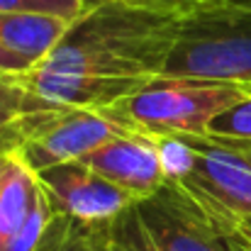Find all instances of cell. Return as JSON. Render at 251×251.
<instances>
[{
  "instance_id": "cell-1",
  "label": "cell",
  "mask_w": 251,
  "mask_h": 251,
  "mask_svg": "<svg viewBox=\"0 0 251 251\" xmlns=\"http://www.w3.org/2000/svg\"><path fill=\"white\" fill-rule=\"evenodd\" d=\"M180 20L125 0H102L17 81L56 107H112L164 76L180 37Z\"/></svg>"
},
{
  "instance_id": "cell-2",
  "label": "cell",
  "mask_w": 251,
  "mask_h": 251,
  "mask_svg": "<svg viewBox=\"0 0 251 251\" xmlns=\"http://www.w3.org/2000/svg\"><path fill=\"white\" fill-rule=\"evenodd\" d=\"M161 78H195L251 90V5L220 0L185 15Z\"/></svg>"
},
{
  "instance_id": "cell-3",
  "label": "cell",
  "mask_w": 251,
  "mask_h": 251,
  "mask_svg": "<svg viewBox=\"0 0 251 251\" xmlns=\"http://www.w3.org/2000/svg\"><path fill=\"white\" fill-rule=\"evenodd\" d=\"M110 237L139 251H237V232L217 222L171 178L154 195L125 210L110 225Z\"/></svg>"
},
{
  "instance_id": "cell-4",
  "label": "cell",
  "mask_w": 251,
  "mask_h": 251,
  "mask_svg": "<svg viewBox=\"0 0 251 251\" xmlns=\"http://www.w3.org/2000/svg\"><path fill=\"white\" fill-rule=\"evenodd\" d=\"M249 95V88L232 83L156 78L110 110L147 137H207L210 125Z\"/></svg>"
},
{
  "instance_id": "cell-5",
  "label": "cell",
  "mask_w": 251,
  "mask_h": 251,
  "mask_svg": "<svg viewBox=\"0 0 251 251\" xmlns=\"http://www.w3.org/2000/svg\"><path fill=\"white\" fill-rule=\"evenodd\" d=\"M185 149V161L171 178L183 185L217 222L237 232L251 217V144L210 137H173Z\"/></svg>"
},
{
  "instance_id": "cell-6",
  "label": "cell",
  "mask_w": 251,
  "mask_h": 251,
  "mask_svg": "<svg viewBox=\"0 0 251 251\" xmlns=\"http://www.w3.org/2000/svg\"><path fill=\"white\" fill-rule=\"evenodd\" d=\"M139 134L110 107L105 110H66L39 137L27 142L20 151L22 161L34 173L61 164L83 161L112 139Z\"/></svg>"
},
{
  "instance_id": "cell-7",
  "label": "cell",
  "mask_w": 251,
  "mask_h": 251,
  "mask_svg": "<svg viewBox=\"0 0 251 251\" xmlns=\"http://www.w3.org/2000/svg\"><path fill=\"white\" fill-rule=\"evenodd\" d=\"M34 176L51 200L54 210L83 227L112 225L125 210L134 205V200L125 190H120L81 161L44 168Z\"/></svg>"
},
{
  "instance_id": "cell-8",
  "label": "cell",
  "mask_w": 251,
  "mask_h": 251,
  "mask_svg": "<svg viewBox=\"0 0 251 251\" xmlns=\"http://www.w3.org/2000/svg\"><path fill=\"white\" fill-rule=\"evenodd\" d=\"M81 164L125 190L134 202L154 195L168 180L161 139L147 134H127L100 147Z\"/></svg>"
},
{
  "instance_id": "cell-9",
  "label": "cell",
  "mask_w": 251,
  "mask_h": 251,
  "mask_svg": "<svg viewBox=\"0 0 251 251\" xmlns=\"http://www.w3.org/2000/svg\"><path fill=\"white\" fill-rule=\"evenodd\" d=\"M64 112L66 107L37 98L17 78H5L0 81V144H15L22 149Z\"/></svg>"
},
{
  "instance_id": "cell-10",
  "label": "cell",
  "mask_w": 251,
  "mask_h": 251,
  "mask_svg": "<svg viewBox=\"0 0 251 251\" xmlns=\"http://www.w3.org/2000/svg\"><path fill=\"white\" fill-rule=\"evenodd\" d=\"M74 22H64L44 15H20V12H0V47L42 64L56 44L64 39Z\"/></svg>"
},
{
  "instance_id": "cell-11",
  "label": "cell",
  "mask_w": 251,
  "mask_h": 251,
  "mask_svg": "<svg viewBox=\"0 0 251 251\" xmlns=\"http://www.w3.org/2000/svg\"><path fill=\"white\" fill-rule=\"evenodd\" d=\"M37 193L39 183L34 171L22 161L20 151H10L0 180V251H5L29 217Z\"/></svg>"
},
{
  "instance_id": "cell-12",
  "label": "cell",
  "mask_w": 251,
  "mask_h": 251,
  "mask_svg": "<svg viewBox=\"0 0 251 251\" xmlns=\"http://www.w3.org/2000/svg\"><path fill=\"white\" fill-rule=\"evenodd\" d=\"M56 217H59V212L54 210L51 200L47 198V193L39 185V193H37V200H34L29 217L25 220L20 232L12 237V242L5 247V251H42L49 234H51V229H54Z\"/></svg>"
},
{
  "instance_id": "cell-13",
  "label": "cell",
  "mask_w": 251,
  "mask_h": 251,
  "mask_svg": "<svg viewBox=\"0 0 251 251\" xmlns=\"http://www.w3.org/2000/svg\"><path fill=\"white\" fill-rule=\"evenodd\" d=\"M102 0H0V12L44 15L64 22H76Z\"/></svg>"
},
{
  "instance_id": "cell-14",
  "label": "cell",
  "mask_w": 251,
  "mask_h": 251,
  "mask_svg": "<svg viewBox=\"0 0 251 251\" xmlns=\"http://www.w3.org/2000/svg\"><path fill=\"white\" fill-rule=\"evenodd\" d=\"M210 139L217 142H232V144H251V95L247 100L232 105L227 112H222L207 132Z\"/></svg>"
},
{
  "instance_id": "cell-15",
  "label": "cell",
  "mask_w": 251,
  "mask_h": 251,
  "mask_svg": "<svg viewBox=\"0 0 251 251\" xmlns=\"http://www.w3.org/2000/svg\"><path fill=\"white\" fill-rule=\"evenodd\" d=\"M125 2L137 5V7H147V10H154V12L185 17V15H190L200 7H207L212 2H220V0H125Z\"/></svg>"
},
{
  "instance_id": "cell-16",
  "label": "cell",
  "mask_w": 251,
  "mask_h": 251,
  "mask_svg": "<svg viewBox=\"0 0 251 251\" xmlns=\"http://www.w3.org/2000/svg\"><path fill=\"white\" fill-rule=\"evenodd\" d=\"M34 66H37L34 61H29V59H25V56H20V54H15V51H10L5 47H0V81H5V78H22Z\"/></svg>"
},
{
  "instance_id": "cell-17",
  "label": "cell",
  "mask_w": 251,
  "mask_h": 251,
  "mask_svg": "<svg viewBox=\"0 0 251 251\" xmlns=\"http://www.w3.org/2000/svg\"><path fill=\"white\" fill-rule=\"evenodd\" d=\"M56 251H95L93 244V227H83L78 222H71V229L64 239V244Z\"/></svg>"
},
{
  "instance_id": "cell-18",
  "label": "cell",
  "mask_w": 251,
  "mask_h": 251,
  "mask_svg": "<svg viewBox=\"0 0 251 251\" xmlns=\"http://www.w3.org/2000/svg\"><path fill=\"white\" fill-rule=\"evenodd\" d=\"M93 244H95V251H115L110 239V225L93 227Z\"/></svg>"
},
{
  "instance_id": "cell-19",
  "label": "cell",
  "mask_w": 251,
  "mask_h": 251,
  "mask_svg": "<svg viewBox=\"0 0 251 251\" xmlns=\"http://www.w3.org/2000/svg\"><path fill=\"white\" fill-rule=\"evenodd\" d=\"M237 234H239V237H244V239L251 244V217L242 220V222L237 225Z\"/></svg>"
},
{
  "instance_id": "cell-20",
  "label": "cell",
  "mask_w": 251,
  "mask_h": 251,
  "mask_svg": "<svg viewBox=\"0 0 251 251\" xmlns=\"http://www.w3.org/2000/svg\"><path fill=\"white\" fill-rule=\"evenodd\" d=\"M234 249L237 251H251V244L244 239V237H239V234H237V237H234Z\"/></svg>"
},
{
  "instance_id": "cell-21",
  "label": "cell",
  "mask_w": 251,
  "mask_h": 251,
  "mask_svg": "<svg viewBox=\"0 0 251 251\" xmlns=\"http://www.w3.org/2000/svg\"><path fill=\"white\" fill-rule=\"evenodd\" d=\"M20 147H15V144H0V159L5 156V154H10V151H17Z\"/></svg>"
},
{
  "instance_id": "cell-22",
  "label": "cell",
  "mask_w": 251,
  "mask_h": 251,
  "mask_svg": "<svg viewBox=\"0 0 251 251\" xmlns=\"http://www.w3.org/2000/svg\"><path fill=\"white\" fill-rule=\"evenodd\" d=\"M110 239H112V237H110ZM112 249H115V251H139V249H132V247H122V244H115V242H112Z\"/></svg>"
},
{
  "instance_id": "cell-23",
  "label": "cell",
  "mask_w": 251,
  "mask_h": 251,
  "mask_svg": "<svg viewBox=\"0 0 251 251\" xmlns=\"http://www.w3.org/2000/svg\"><path fill=\"white\" fill-rule=\"evenodd\" d=\"M5 164H7V154L0 159V180H2V173H5Z\"/></svg>"
},
{
  "instance_id": "cell-24",
  "label": "cell",
  "mask_w": 251,
  "mask_h": 251,
  "mask_svg": "<svg viewBox=\"0 0 251 251\" xmlns=\"http://www.w3.org/2000/svg\"><path fill=\"white\" fill-rule=\"evenodd\" d=\"M229 2H237V5H251V0H229Z\"/></svg>"
}]
</instances>
